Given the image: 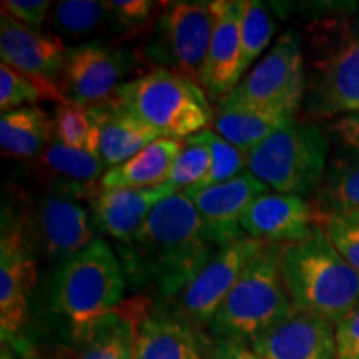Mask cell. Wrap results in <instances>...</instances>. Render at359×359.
I'll use <instances>...</instances> for the list:
<instances>
[{
  "mask_svg": "<svg viewBox=\"0 0 359 359\" xmlns=\"http://www.w3.org/2000/svg\"><path fill=\"white\" fill-rule=\"evenodd\" d=\"M327 130L341 145L359 147V114L339 116L330 123Z\"/></svg>",
  "mask_w": 359,
  "mask_h": 359,
  "instance_id": "74e56055",
  "label": "cell"
},
{
  "mask_svg": "<svg viewBox=\"0 0 359 359\" xmlns=\"http://www.w3.org/2000/svg\"><path fill=\"white\" fill-rule=\"evenodd\" d=\"M311 206L316 223L333 215L359 210V147L338 143L327 158Z\"/></svg>",
  "mask_w": 359,
  "mask_h": 359,
  "instance_id": "603a6c76",
  "label": "cell"
},
{
  "mask_svg": "<svg viewBox=\"0 0 359 359\" xmlns=\"http://www.w3.org/2000/svg\"><path fill=\"white\" fill-rule=\"evenodd\" d=\"M316 224L313 206L306 200L283 193L258 196L241 217L246 236L273 245L299 243L311 235Z\"/></svg>",
  "mask_w": 359,
  "mask_h": 359,
  "instance_id": "e0dca14e",
  "label": "cell"
},
{
  "mask_svg": "<svg viewBox=\"0 0 359 359\" xmlns=\"http://www.w3.org/2000/svg\"><path fill=\"white\" fill-rule=\"evenodd\" d=\"M276 25L264 4L258 0H245L241 19V74L262 55L271 42Z\"/></svg>",
  "mask_w": 359,
  "mask_h": 359,
  "instance_id": "83f0119b",
  "label": "cell"
},
{
  "mask_svg": "<svg viewBox=\"0 0 359 359\" xmlns=\"http://www.w3.org/2000/svg\"><path fill=\"white\" fill-rule=\"evenodd\" d=\"M67 45L53 34L35 32L8 13L0 17V55L2 64L34 80L47 100L67 103L57 83L64 67Z\"/></svg>",
  "mask_w": 359,
  "mask_h": 359,
  "instance_id": "5bb4252c",
  "label": "cell"
},
{
  "mask_svg": "<svg viewBox=\"0 0 359 359\" xmlns=\"http://www.w3.org/2000/svg\"><path fill=\"white\" fill-rule=\"evenodd\" d=\"M243 11L245 0H222L200 82L210 102L223 100L243 77L240 67Z\"/></svg>",
  "mask_w": 359,
  "mask_h": 359,
  "instance_id": "ac0fdd59",
  "label": "cell"
},
{
  "mask_svg": "<svg viewBox=\"0 0 359 359\" xmlns=\"http://www.w3.org/2000/svg\"><path fill=\"white\" fill-rule=\"evenodd\" d=\"M133 53L107 42L67 47L57 88L67 102L92 107L111 100L135 65Z\"/></svg>",
  "mask_w": 359,
  "mask_h": 359,
  "instance_id": "8fae6325",
  "label": "cell"
},
{
  "mask_svg": "<svg viewBox=\"0 0 359 359\" xmlns=\"http://www.w3.org/2000/svg\"><path fill=\"white\" fill-rule=\"evenodd\" d=\"M212 170V154L208 147L190 137L183 140L182 150L175 156L168 173V183L178 190H193L200 187Z\"/></svg>",
  "mask_w": 359,
  "mask_h": 359,
  "instance_id": "4dcf8cb0",
  "label": "cell"
},
{
  "mask_svg": "<svg viewBox=\"0 0 359 359\" xmlns=\"http://www.w3.org/2000/svg\"><path fill=\"white\" fill-rule=\"evenodd\" d=\"M306 95V65L298 34H281L259 64L217 103V109L253 110L296 118Z\"/></svg>",
  "mask_w": 359,
  "mask_h": 359,
  "instance_id": "ba28073f",
  "label": "cell"
},
{
  "mask_svg": "<svg viewBox=\"0 0 359 359\" xmlns=\"http://www.w3.org/2000/svg\"><path fill=\"white\" fill-rule=\"evenodd\" d=\"M193 138L208 147L210 154H212V170H210L208 177L201 182L200 187L185 191H196L219 185V183L228 182V180L235 178L241 172H245L243 167L246 165V155L241 154L236 147H233L231 143H228L224 138L219 137L217 132L203 130V132L193 135Z\"/></svg>",
  "mask_w": 359,
  "mask_h": 359,
  "instance_id": "f546056e",
  "label": "cell"
},
{
  "mask_svg": "<svg viewBox=\"0 0 359 359\" xmlns=\"http://www.w3.org/2000/svg\"><path fill=\"white\" fill-rule=\"evenodd\" d=\"M281 275L294 309L339 323L359 306V273L320 224L306 240L283 246Z\"/></svg>",
  "mask_w": 359,
  "mask_h": 359,
  "instance_id": "7a4b0ae2",
  "label": "cell"
},
{
  "mask_svg": "<svg viewBox=\"0 0 359 359\" xmlns=\"http://www.w3.org/2000/svg\"><path fill=\"white\" fill-rule=\"evenodd\" d=\"M125 268L100 236L57 268L52 280V304L69 323L75 338L83 334L123 298Z\"/></svg>",
  "mask_w": 359,
  "mask_h": 359,
  "instance_id": "277c9868",
  "label": "cell"
},
{
  "mask_svg": "<svg viewBox=\"0 0 359 359\" xmlns=\"http://www.w3.org/2000/svg\"><path fill=\"white\" fill-rule=\"evenodd\" d=\"M52 125L53 137L58 142L97 155V130L90 118L87 107L70 102L58 103Z\"/></svg>",
  "mask_w": 359,
  "mask_h": 359,
  "instance_id": "f1b7e54d",
  "label": "cell"
},
{
  "mask_svg": "<svg viewBox=\"0 0 359 359\" xmlns=\"http://www.w3.org/2000/svg\"><path fill=\"white\" fill-rule=\"evenodd\" d=\"M263 245V241L243 236L241 240L215 250L212 258L196 276L175 296V311L198 330L210 326L233 285Z\"/></svg>",
  "mask_w": 359,
  "mask_h": 359,
  "instance_id": "4fadbf2b",
  "label": "cell"
},
{
  "mask_svg": "<svg viewBox=\"0 0 359 359\" xmlns=\"http://www.w3.org/2000/svg\"><path fill=\"white\" fill-rule=\"evenodd\" d=\"M105 6L110 12L114 32L138 35L143 30L154 29L155 12L161 4L150 0H110Z\"/></svg>",
  "mask_w": 359,
  "mask_h": 359,
  "instance_id": "1f68e13d",
  "label": "cell"
},
{
  "mask_svg": "<svg viewBox=\"0 0 359 359\" xmlns=\"http://www.w3.org/2000/svg\"><path fill=\"white\" fill-rule=\"evenodd\" d=\"M336 359H359V306L336 323Z\"/></svg>",
  "mask_w": 359,
  "mask_h": 359,
  "instance_id": "d590c367",
  "label": "cell"
},
{
  "mask_svg": "<svg viewBox=\"0 0 359 359\" xmlns=\"http://www.w3.org/2000/svg\"><path fill=\"white\" fill-rule=\"evenodd\" d=\"M115 100L160 138L170 140H187L215 120L205 90L165 69H151L125 82Z\"/></svg>",
  "mask_w": 359,
  "mask_h": 359,
  "instance_id": "8992f818",
  "label": "cell"
},
{
  "mask_svg": "<svg viewBox=\"0 0 359 359\" xmlns=\"http://www.w3.org/2000/svg\"><path fill=\"white\" fill-rule=\"evenodd\" d=\"M53 35L70 47L103 42V34L114 30L105 2L95 0H62L52 8Z\"/></svg>",
  "mask_w": 359,
  "mask_h": 359,
  "instance_id": "484cf974",
  "label": "cell"
},
{
  "mask_svg": "<svg viewBox=\"0 0 359 359\" xmlns=\"http://www.w3.org/2000/svg\"><path fill=\"white\" fill-rule=\"evenodd\" d=\"M219 8L222 0L163 4L143 55L155 69L173 72L200 85Z\"/></svg>",
  "mask_w": 359,
  "mask_h": 359,
  "instance_id": "9c48e42d",
  "label": "cell"
},
{
  "mask_svg": "<svg viewBox=\"0 0 359 359\" xmlns=\"http://www.w3.org/2000/svg\"><path fill=\"white\" fill-rule=\"evenodd\" d=\"M215 250L193 201L178 190L155 206L127 245L125 269L161 294L177 296Z\"/></svg>",
  "mask_w": 359,
  "mask_h": 359,
  "instance_id": "6da1fadb",
  "label": "cell"
},
{
  "mask_svg": "<svg viewBox=\"0 0 359 359\" xmlns=\"http://www.w3.org/2000/svg\"><path fill=\"white\" fill-rule=\"evenodd\" d=\"M327 150L330 142L320 125L294 118L246 156V170L269 190L304 198L321 185Z\"/></svg>",
  "mask_w": 359,
  "mask_h": 359,
  "instance_id": "52a82bcc",
  "label": "cell"
},
{
  "mask_svg": "<svg viewBox=\"0 0 359 359\" xmlns=\"http://www.w3.org/2000/svg\"><path fill=\"white\" fill-rule=\"evenodd\" d=\"M105 168L100 156L72 148L55 137L37 158V172L52 190L67 191L77 198L88 196L92 200L100 191L97 185L105 177Z\"/></svg>",
  "mask_w": 359,
  "mask_h": 359,
  "instance_id": "7402d4cb",
  "label": "cell"
},
{
  "mask_svg": "<svg viewBox=\"0 0 359 359\" xmlns=\"http://www.w3.org/2000/svg\"><path fill=\"white\" fill-rule=\"evenodd\" d=\"M281 245L264 243L251 258L210 323L213 336L250 343L293 311L281 275Z\"/></svg>",
  "mask_w": 359,
  "mask_h": 359,
  "instance_id": "5b68a950",
  "label": "cell"
},
{
  "mask_svg": "<svg viewBox=\"0 0 359 359\" xmlns=\"http://www.w3.org/2000/svg\"><path fill=\"white\" fill-rule=\"evenodd\" d=\"M50 359H70V358H67V356H55V358H50ZM74 359V358H72Z\"/></svg>",
  "mask_w": 359,
  "mask_h": 359,
  "instance_id": "f35d334b",
  "label": "cell"
},
{
  "mask_svg": "<svg viewBox=\"0 0 359 359\" xmlns=\"http://www.w3.org/2000/svg\"><path fill=\"white\" fill-rule=\"evenodd\" d=\"M304 65L308 120L359 114V13L313 27Z\"/></svg>",
  "mask_w": 359,
  "mask_h": 359,
  "instance_id": "3957f363",
  "label": "cell"
},
{
  "mask_svg": "<svg viewBox=\"0 0 359 359\" xmlns=\"http://www.w3.org/2000/svg\"><path fill=\"white\" fill-rule=\"evenodd\" d=\"M318 224L341 257L359 273V210L333 215Z\"/></svg>",
  "mask_w": 359,
  "mask_h": 359,
  "instance_id": "d6a6232c",
  "label": "cell"
},
{
  "mask_svg": "<svg viewBox=\"0 0 359 359\" xmlns=\"http://www.w3.org/2000/svg\"><path fill=\"white\" fill-rule=\"evenodd\" d=\"M248 344L264 359H336V325L293 309Z\"/></svg>",
  "mask_w": 359,
  "mask_h": 359,
  "instance_id": "2e32d148",
  "label": "cell"
},
{
  "mask_svg": "<svg viewBox=\"0 0 359 359\" xmlns=\"http://www.w3.org/2000/svg\"><path fill=\"white\" fill-rule=\"evenodd\" d=\"M205 359H264L248 343L240 339L217 338L208 339L206 343Z\"/></svg>",
  "mask_w": 359,
  "mask_h": 359,
  "instance_id": "8d00e7d4",
  "label": "cell"
},
{
  "mask_svg": "<svg viewBox=\"0 0 359 359\" xmlns=\"http://www.w3.org/2000/svg\"><path fill=\"white\" fill-rule=\"evenodd\" d=\"M34 285V248L24 223L4 208L0 236V331L4 341L19 343L29 318Z\"/></svg>",
  "mask_w": 359,
  "mask_h": 359,
  "instance_id": "7c38bea8",
  "label": "cell"
},
{
  "mask_svg": "<svg viewBox=\"0 0 359 359\" xmlns=\"http://www.w3.org/2000/svg\"><path fill=\"white\" fill-rule=\"evenodd\" d=\"M22 223L34 251L58 266L97 238L92 215L80 198L62 190L40 195L29 218Z\"/></svg>",
  "mask_w": 359,
  "mask_h": 359,
  "instance_id": "30bf717a",
  "label": "cell"
},
{
  "mask_svg": "<svg viewBox=\"0 0 359 359\" xmlns=\"http://www.w3.org/2000/svg\"><path fill=\"white\" fill-rule=\"evenodd\" d=\"M50 6L52 4L47 0H6L2 2V12L35 32H42Z\"/></svg>",
  "mask_w": 359,
  "mask_h": 359,
  "instance_id": "e575fe53",
  "label": "cell"
},
{
  "mask_svg": "<svg viewBox=\"0 0 359 359\" xmlns=\"http://www.w3.org/2000/svg\"><path fill=\"white\" fill-rule=\"evenodd\" d=\"M206 343L190 321L177 311H151L138 321L135 359H205Z\"/></svg>",
  "mask_w": 359,
  "mask_h": 359,
  "instance_id": "ffe728a7",
  "label": "cell"
},
{
  "mask_svg": "<svg viewBox=\"0 0 359 359\" xmlns=\"http://www.w3.org/2000/svg\"><path fill=\"white\" fill-rule=\"evenodd\" d=\"M182 142L158 138L143 148L140 154L125 161L120 167L109 170L100 187L105 190H137L167 183L175 156L182 150Z\"/></svg>",
  "mask_w": 359,
  "mask_h": 359,
  "instance_id": "cb8c5ba5",
  "label": "cell"
},
{
  "mask_svg": "<svg viewBox=\"0 0 359 359\" xmlns=\"http://www.w3.org/2000/svg\"><path fill=\"white\" fill-rule=\"evenodd\" d=\"M178 191L172 183L137 190H105L90 200V215L97 230L127 246L140 230L154 208L167 196Z\"/></svg>",
  "mask_w": 359,
  "mask_h": 359,
  "instance_id": "d6986e66",
  "label": "cell"
},
{
  "mask_svg": "<svg viewBox=\"0 0 359 359\" xmlns=\"http://www.w3.org/2000/svg\"><path fill=\"white\" fill-rule=\"evenodd\" d=\"M40 98H45L43 90L34 80L2 64L0 65V109L11 111L22 107H35Z\"/></svg>",
  "mask_w": 359,
  "mask_h": 359,
  "instance_id": "836d02e7",
  "label": "cell"
},
{
  "mask_svg": "<svg viewBox=\"0 0 359 359\" xmlns=\"http://www.w3.org/2000/svg\"><path fill=\"white\" fill-rule=\"evenodd\" d=\"M53 138L52 120L39 107L4 111L0 116V147L17 160L39 158Z\"/></svg>",
  "mask_w": 359,
  "mask_h": 359,
  "instance_id": "d4e9b609",
  "label": "cell"
},
{
  "mask_svg": "<svg viewBox=\"0 0 359 359\" xmlns=\"http://www.w3.org/2000/svg\"><path fill=\"white\" fill-rule=\"evenodd\" d=\"M183 193L195 205L208 240L215 248H222L246 236L241 230V217L251 201L269 193V188L245 170L219 185Z\"/></svg>",
  "mask_w": 359,
  "mask_h": 359,
  "instance_id": "9a60e30c",
  "label": "cell"
},
{
  "mask_svg": "<svg viewBox=\"0 0 359 359\" xmlns=\"http://www.w3.org/2000/svg\"><path fill=\"white\" fill-rule=\"evenodd\" d=\"M87 110L97 130V155L110 170L133 158L160 138L158 133L125 110L115 97L87 107Z\"/></svg>",
  "mask_w": 359,
  "mask_h": 359,
  "instance_id": "44dd1931",
  "label": "cell"
},
{
  "mask_svg": "<svg viewBox=\"0 0 359 359\" xmlns=\"http://www.w3.org/2000/svg\"><path fill=\"white\" fill-rule=\"evenodd\" d=\"M291 120L294 118L263 114V111L217 109L212 127L213 132L248 156L259 143H263Z\"/></svg>",
  "mask_w": 359,
  "mask_h": 359,
  "instance_id": "4316f807",
  "label": "cell"
}]
</instances>
